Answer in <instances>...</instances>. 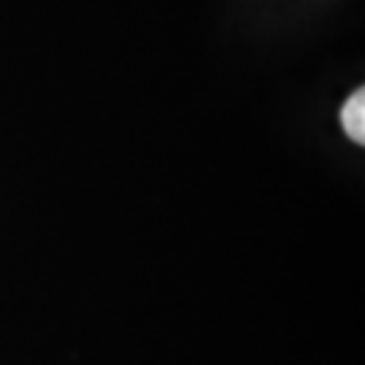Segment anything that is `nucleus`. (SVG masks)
<instances>
[{
  "label": "nucleus",
  "mask_w": 365,
  "mask_h": 365,
  "mask_svg": "<svg viewBox=\"0 0 365 365\" xmlns=\"http://www.w3.org/2000/svg\"><path fill=\"white\" fill-rule=\"evenodd\" d=\"M341 125L354 144H365V92L354 90L341 108Z\"/></svg>",
  "instance_id": "f257e3e1"
}]
</instances>
